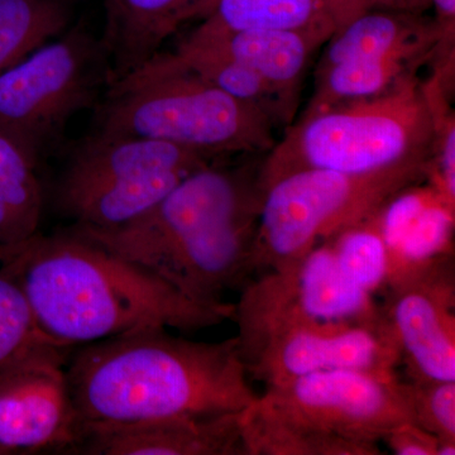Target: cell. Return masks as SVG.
Listing matches in <instances>:
<instances>
[{
	"instance_id": "cell-6",
	"label": "cell",
	"mask_w": 455,
	"mask_h": 455,
	"mask_svg": "<svg viewBox=\"0 0 455 455\" xmlns=\"http://www.w3.org/2000/svg\"><path fill=\"white\" fill-rule=\"evenodd\" d=\"M218 160L172 143L92 131L68 147L50 199L76 226L113 229L142 217L180 181Z\"/></svg>"
},
{
	"instance_id": "cell-7",
	"label": "cell",
	"mask_w": 455,
	"mask_h": 455,
	"mask_svg": "<svg viewBox=\"0 0 455 455\" xmlns=\"http://www.w3.org/2000/svg\"><path fill=\"white\" fill-rule=\"evenodd\" d=\"M429 161L370 173L304 170L262 191L254 238V271H275L347 228L368 220L401 188L427 181Z\"/></svg>"
},
{
	"instance_id": "cell-13",
	"label": "cell",
	"mask_w": 455,
	"mask_h": 455,
	"mask_svg": "<svg viewBox=\"0 0 455 455\" xmlns=\"http://www.w3.org/2000/svg\"><path fill=\"white\" fill-rule=\"evenodd\" d=\"M381 293L409 379L455 381L454 254L401 268Z\"/></svg>"
},
{
	"instance_id": "cell-15",
	"label": "cell",
	"mask_w": 455,
	"mask_h": 455,
	"mask_svg": "<svg viewBox=\"0 0 455 455\" xmlns=\"http://www.w3.org/2000/svg\"><path fill=\"white\" fill-rule=\"evenodd\" d=\"M334 32L333 26L290 31H221L200 25L185 41L230 57L275 88L298 97L311 57Z\"/></svg>"
},
{
	"instance_id": "cell-16",
	"label": "cell",
	"mask_w": 455,
	"mask_h": 455,
	"mask_svg": "<svg viewBox=\"0 0 455 455\" xmlns=\"http://www.w3.org/2000/svg\"><path fill=\"white\" fill-rule=\"evenodd\" d=\"M440 49L442 36L436 25L425 23L409 12L371 9L335 29L317 68L388 57L427 62L438 56Z\"/></svg>"
},
{
	"instance_id": "cell-21",
	"label": "cell",
	"mask_w": 455,
	"mask_h": 455,
	"mask_svg": "<svg viewBox=\"0 0 455 455\" xmlns=\"http://www.w3.org/2000/svg\"><path fill=\"white\" fill-rule=\"evenodd\" d=\"M202 26L221 31H290L335 26L328 0H212Z\"/></svg>"
},
{
	"instance_id": "cell-4",
	"label": "cell",
	"mask_w": 455,
	"mask_h": 455,
	"mask_svg": "<svg viewBox=\"0 0 455 455\" xmlns=\"http://www.w3.org/2000/svg\"><path fill=\"white\" fill-rule=\"evenodd\" d=\"M94 114L92 131L161 140L212 158L267 154L276 143V127L265 114L164 53L113 83Z\"/></svg>"
},
{
	"instance_id": "cell-3",
	"label": "cell",
	"mask_w": 455,
	"mask_h": 455,
	"mask_svg": "<svg viewBox=\"0 0 455 455\" xmlns=\"http://www.w3.org/2000/svg\"><path fill=\"white\" fill-rule=\"evenodd\" d=\"M411 421L396 373L325 371L266 386L241 415L248 455H379Z\"/></svg>"
},
{
	"instance_id": "cell-26",
	"label": "cell",
	"mask_w": 455,
	"mask_h": 455,
	"mask_svg": "<svg viewBox=\"0 0 455 455\" xmlns=\"http://www.w3.org/2000/svg\"><path fill=\"white\" fill-rule=\"evenodd\" d=\"M44 340L55 339L42 331L22 287L0 268V370Z\"/></svg>"
},
{
	"instance_id": "cell-2",
	"label": "cell",
	"mask_w": 455,
	"mask_h": 455,
	"mask_svg": "<svg viewBox=\"0 0 455 455\" xmlns=\"http://www.w3.org/2000/svg\"><path fill=\"white\" fill-rule=\"evenodd\" d=\"M71 401L80 421L137 423L243 411L256 392L238 340L175 337L143 326L70 353Z\"/></svg>"
},
{
	"instance_id": "cell-8",
	"label": "cell",
	"mask_w": 455,
	"mask_h": 455,
	"mask_svg": "<svg viewBox=\"0 0 455 455\" xmlns=\"http://www.w3.org/2000/svg\"><path fill=\"white\" fill-rule=\"evenodd\" d=\"M112 84L103 38L79 22L0 74V128L42 164L64 145L71 119L95 109Z\"/></svg>"
},
{
	"instance_id": "cell-31",
	"label": "cell",
	"mask_w": 455,
	"mask_h": 455,
	"mask_svg": "<svg viewBox=\"0 0 455 455\" xmlns=\"http://www.w3.org/2000/svg\"><path fill=\"white\" fill-rule=\"evenodd\" d=\"M0 454H4V453H3L2 449H0Z\"/></svg>"
},
{
	"instance_id": "cell-18",
	"label": "cell",
	"mask_w": 455,
	"mask_h": 455,
	"mask_svg": "<svg viewBox=\"0 0 455 455\" xmlns=\"http://www.w3.org/2000/svg\"><path fill=\"white\" fill-rule=\"evenodd\" d=\"M164 55L173 64L196 74L230 97L256 107L276 128L289 125L295 116V95L275 88L247 66L217 51L184 40Z\"/></svg>"
},
{
	"instance_id": "cell-5",
	"label": "cell",
	"mask_w": 455,
	"mask_h": 455,
	"mask_svg": "<svg viewBox=\"0 0 455 455\" xmlns=\"http://www.w3.org/2000/svg\"><path fill=\"white\" fill-rule=\"evenodd\" d=\"M433 113L418 76L379 97L304 113L259 164V185L304 170L370 173L429 161Z\"/></svg>"
},
{
	"instance_id": "cell-24",
	"label": "cell",
	"mask_w": 455,
	"mask_h": 455,
	"mask_svg": "<svg viewBox=\"0 0 455 455\" xmlns=\"http://www.w3.org/2000/svg\"><path fill=\"white\" fill-rule=\"evenodd\" d=\"M454 227L455 205L438 194L407 223L390 254V277L406 266L454 254Z\"/></svg>"
},
{
	"instance_id": "cell-10",
	"label": "cell",
	"mask_w": 455,
	"mask_h": 455,
	"mask_svg": "<svg viewBox=\"0 0 455 455\" xmlns=\"http://www.w3.org/2000/svg\"><path fill=\"white\" fill-rule=\"evenodd\" d=\"M238 346L248 376L266 386L325 371L396 373L401 364L400 344L382 307L361 319L278 326Z\"/></svg>"
},
{
	"instance_id": "cell-28",
	"label": "cell",
	"mask_w": 455,
	"mask_h": 455,
	"mask_svg": "<svg viewBox=\"0 0 455 455\" xmlns=\"http://www.w3.org/2000/svg\"><path fill=\"white\" fill-rule=\"evenodd\" d=\"M396 455H438L439 438L411 421L395 427L382 442Z\"/></svg>"
},
{
	"instance_id": "cell-25",
	"label": "cell",
	"mask_w": 455,
	"mask_h": 455,
	"mask_svg": "<svg viewBox=\"0 0 455 455\" xmlns=\"http://www.w3.org/2000/svg\"><path fill=\"white\" fill-rule=\"evenodd\" d=\"M424 86L433 113V140L427 181L455 205V118L449 104L451 86L436 73Z\"/></svg>"
},
{
	"instance_id": "cell-19",
	"label": "cell",
	"mask_w": 455,
	"mask_h": 455,
	"mask_svg": "<svg viewBox=\"0 0 455 455\" xmlns=\"http://www.w3.org/2000/svg\"><path fill=\"white\" fill-rule=\"evenodd\" d=\"M41 164L0 128V250L37 233L44 205Z\"/></svg>"
},
{
	"instance_id": "cell-23",
	"label": "cell",
	"mask_w": 455,
	"mask_h": 455,
	"mask_svg": "<svg viewBox=\"0 0 455 455\" xmlns=\"http://www.w3.org/2000/svg\"><path fill=\"white\" fill-rule=\"evenodd\" d=\"M328 242L349 283L372 296L382 292L390 277V256L370 218L341 230Z\"/></svg>"
},
{
	"instance_id": "cell-29",
	"label": "cell",
	"mask_w": 455,
	"mask_h": 455,
	"mask_svg": "<svg viewBox=\"0 0 455 455\" xmlns=\"http://www.w3.org/2000/svg\"><path fill=\"white\" fill-rule=\"evenodd\" d=\"M423 2L424 0H328V4L335 25L339 28L353 17L371 9L407 12Z\"/></svg>"
},
{
	"instance_id": "cell-17",
	"label": "cell",
	"mask_w": 455,
	"mask_h": 455,
	"mask_svg": "<svg viewBox=\"0 0 455 455\" xmlns=\"http://www.w3.org/2000/svg\"><path fill=\"white\" fill-rule=\"evenodd\" d=\"M212 0H104L101 33L112 62L113 83L158 53L185 20L203 16Z\"/></svg>"
},
{
	"instance_id": "cell-12",
	"label": "cell",
	"mask_w": 455,
	"mask_h": 455,
	"mask_svg": "<svg viewBox=\"0 0 455 455\" xmlns=\"http://www.w3.org/2000/svg\"><path fill=\"white\" fill-rule=\"evenodd\" d=\"M73 348L38 341L0 370L3 453H70L80 431L66 372Z\"/></svg>"
},
{
	"instance_id": "cell-14",
	"label": "cell",
	"mask_w": 455,
	"mask_h": 455,
	"mask_svg": "<svg viewBox=\"0 0 455 455\" xmlns=\"http://www.w3.org/2000/svg\"><path fill=\"white\" fill-rule=\"evenodd\" d=\"M241 412L180 416L137 423L80 421L68 454L248 455Z\"/></svg>"
},
{
	"instance_id": "cell-30",
	"label": "cell",
	"mask_w": 455,
	"mask_h": 455,
	"mask_svg": "<svg viewBox=\"0 0 455 455\" xmlns=\"http://www.w3.org/2000/svg\"><path fill=\"white\" fill-rule=\"evenodd\" d=\"M439 17L438 27L442 36L440 57L445 61L453 60L455 0H430Z\"/></svg>"
},
{
	"instance_id": "cell-11",
	"label": "cell",
	"mask_w": 455,
	"mask_h": 455,
	"mask_svg": "<svg viewBox=\"0 0 455 455\" xmlns=\"http://www.w3.org/2000/svg\"><path fill=\"white\" fill-rule=\"evenodd\" d=\"M381 307L341 274L328 241L290 265L245 283L235 316L239 344L292 323L331 322L374 315Z\"/></svg>"
},
{
	"instance_id": "cell-1",
	"label": "cell",
	"mask_w": 455,
	"mask_h": 455,
	"mask_svg": "<svg viewBox=\"0 0 455 455\" xmlns=\"http://www.w3.org/2000/svg\"><path fill=\"white\" fill-rule=\"evenodd\" d=\"M0 265L22 287L42 331L65 346L143 326L202 331L235 316V304L191 300L73 226L2 248Z\"/></svg>"
},
{
	"instance_id": "cell-22",
	"label": "cell",
	"mask_w": 455,
	"mask_h": 455,
	"mask_svg": "<svg viewBox=\"0 0 455 455\" xmlns=\"http://www.w3.org/2000/svg\"><path fill=\"white\" fill-rule=\"evenodd\" d=\"M79 0H0V74L64 33Z\"/></svg>"
},
{
	"instance_id": "cell-9",
	"label": "cell",
	"mask_w": 455,
	"mask_h": 455,
	"mask_svg": "<svg viewBox=\"0 0 455 455\" xmlns=\"http://www.w3.org/2000/svg\"><path fill=\"white\" fill-rule=\"evenodd\" d=\"M259 164L252 161L230 164L221 158L194 171L154 208L125 226L73 227L149 271L166 254L212 228L259 214Z\"/></svg>"
},
{
	"instance_id": "cell-27",
	"label": "cell",
	"mask_w": 455,
	"mask_h": 455,
	"mask_svg": "<svg viewBox=\"0 0 455 455\" xmlns=\"http://www.w3.org/2000/svg\"><path fill=\"white\" fill-rule=\"evenodd\" d=\"M412 423L455 444V381L405 382Z\"/></svg>"
},
{
	"instance_id": "cell-20",
	"label": "cell",
	"mask_w": 455,
	"mask_h": 455,
	"mask_svg": "<svg viewBox=\"0 0 455 455\" xmlns=\"http://www.w3.org/2000/svg\"><path fill=\"white\" fill-rule=\"evenodd\" d=\"M423 60L388 57L317 68L315 90L305 113L379 97L416 76Z\"/></svg>"
}]
</instances>
